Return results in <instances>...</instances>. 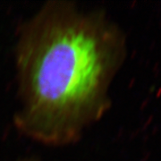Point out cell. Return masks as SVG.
<instances>
[{"instance_id": "obj_1", "label": "cell", "mask_w": 161, "mask_h": 161, "mask_svg": "<svg viewBox=\"0 0 161 161\" xmlns=\"http://www.w3.org/2000/svg\"><path fill=\"white\" fill-rule=\"evenodd\" d=\"M125 54L124 34L103 11L46 2L18 30L16 129L51 147L78 142L109 109Z\"/></svg>"}, {"instance_id": "obj_2", "label": "cell", "mask_w": 161, "mask_h": 161, "mask_svg": "<svg viewBox=\"0 0 161 161\" xmlns=\"http://www.w3.org/2000/svg\"><path fill=\"white\" fill-rule=\"evenodd\" d=\"M16 161H39V159L37 158H23Z\"/></svg>"}]
</instances>
